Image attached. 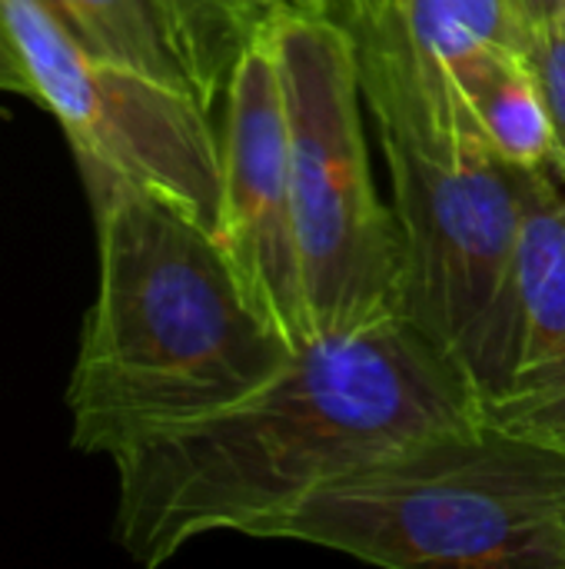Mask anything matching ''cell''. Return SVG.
Returning <instances> with one entry per match:
<instances>
[{
  "label": "cell",
  "instance_id": "obj_7",
  "mask_svg": "<svg viewBox=\"0 0 565 569\" xmlns=\"http://www.w3.org/2000/svg\"><path fill=\"white\" fill-rule=\"evenodd\" d=\"M223 97V193L213 233L256 310L303 347L310 333L290 200L286 103L266 30L240 53Z\"/></svg>",
  "mask_w": 565,
  "mask_h": 569
},
{
  "label": "cell",
  "instance_id": "obj_12",
  "mask_svg": "<svg viewBox=\"0 0 565 569\" xmlns=\"http://www.w3.org/2000/svg\"><path fill=\"white\" fill-rule=\"evenodd\" d=\"M413 37L456 67L483 47H513L529 53L533 20L523 0H396Z\"/></svg>",
  "mask_w": 565,
  "mask_h": 569
},
{
  "label": "cell",
  "instance_id": "obj_13",
  "mask_svg": "<svg viewBox=\"0 0 565 569\" xmlns=\"http://www.w3.org/2000/svg\"><path fill=\"white\" fill-rule=\"evenodd\" d=\"M529 60L553 120L556 167L565 173V7L533 27Z\"/></svg>",
  "mask_w": 565,
  "mask_h": 569
},
{
  "label": "cell",
  "instance_id": "obj_2",
  "mask_svg": "<svg viewBox=\"0 0 565 569\" xmlns=\"http://www.w3.org/2000/svg\"><path fill=\"white\" fill-rule=\"evenodd\" d=\"M97 223V293L67 383L70 443L117 450L223 410L296 357L246 297L216 233L107 170H80Z\"/></svg>",
  "mask_w": 565,
  "mask_h": 569
},
{
  "label": "cell",
  "instance_id": "obj_9",
  "mask_svg": "<svg viewBox=\"0 0 565 569\" xmlns=\"http://www.w3.org/2000/svg\"><path fill=\"white\" fill-rule=\"evenodd\" d=\"M446 70L460 83L480 130L506 163L523 170L556 163L553 120L529 53L483 47Z\"/></svg>",
  "mask_w": 565,
  "mask_h": 569
},
{
  "label": "cell",
  "instance_id": "obj_8",
  "mask_svg": "<svg viewBox=\"0 0 565 569\" xmlns=\"http://www.w3.org/2000/svg\"><path fill=\"white\" fill-rule=\"evenodd\" d=\"M480 417L565 450V173L556 163L526 173L513 357Z\"/></svg>",
  "mask_w": 565,
  "mask_h": 569
},
{
  "label": "cell",
  "instance_id": "obj_4",
  "mask_svg": "<svg viewBox=\"0 0 565 569\" xmlns=\"http://www.w3.org/2000/svg\"><path fill=\"white\" fill-rule=\"evenodd\" d=\"M270 540L393 569H565V450L480 417L333 480Z\"/></svg>",
  "mask_w": 565,
  "mask_h": 569
},
{
  "label": "cell",
  "instance_id": "obj_11",
  "mask_svg": "<svg viewBox=\"0 0 565 569\" xmlns=\"http://www.w3.org/2000/svg\"><path fill=\"white\" fill-rule=\"evenodd\" d=\"M290 0H160L193 90L206 110L226 93L240 53Z\"/></svg>",
  "mask_w": 565,
  "mask_h": 569
},
{
  "label": "cell",
  "instance_id": "obj_5",
  "mask_svg": "<svg viewBox=\"0 0 565 569\" xmlns=\"http://www.w3.org/2000/svg\"><path fill=\"white\" fill-rule=\"evenodd\" d=\"M290 143V200L310 340L406 317V240L373 183L350 30L286 3L266 27Z\"/></svg>",
  "mask_w": 565,
  "mask_h": 569
},
{
  "label": "cell",
  "instance_id": "obj_1",
  "mask_svg": "<svg viewBox=\"0 0 565 569\" xmlns=\"http://www.w3.org/2000/svg\"><path fill=\"white\" fill-rule=\"evenodd\" d=\"M473 420V383L413 320L320 337L250 397L117 450L113 540L147 569L206 533L270 540L333 480Z\"/></svg>",
  "mask_w": 565,
  "mask_h": 569
},
{
  "label": "cell",
  "instance_id": "obj_16",
  "mask_svg": "<svg viewBox=\"0 0 565 569\" xmlns=\"http://www.w3.org/2000/svg\"><path fill=\"white\" fill-rule=\"evenodd\" d=\"M293 7H303V10H316V13H333L346 3H356V0H290Z\"/></svg>",
  "mask_w": 565,
  "mask_h": 569
},
{
  "label": "cell",
  "instance_id": "obj_10",
  "mask_svg": "<svg viewBox=\"0 0 565 569\" xmlns=\"http://www.w3.org/2000/svg\"><path fill=\"white\" fill-rule=\"evenodd\" d=\"M60 23L103 63L137 70L196 97L160 0H43ZM200 100V97H196Z\"/></svg>",
  "mask_w": 565,
  "mask_h": 569
},
{
  "label": "cell",
  "instance_id": "obj_6",
  "mask_svg": "<svg viewBox=\"0 0 565 569\" xmlns=\"http://www.w3.org/2000/svg\"><path fill=\"white\" fill-rule=\"evenodd\" d=\"M33 83V103L60 123L80 170L123 177L216 230L223 133L193 93L97 60L43 0H0Z\"/></svg>",
  "mask_w": 565,
  "mask_h": 569
},
{
  "label": "cell",
  "instance_id": "obj_14",
  "mask_svg": "<svg viewBox=\"0 0 565 569\" xmlns=\"http://www.w3.org/2000/svg\"><path fill=\"white\" fill-rule=\"evenodd\" d=\"M0 83H3V90L13 93V97L37 100V97H33V83H30V77H27V70H23V63H20V53H17V47H13V40H10V30H7V23H3V13H0Z\"/></svg>",
  "mask_w": 565,
  "mask_h": 569
},
{
  "label": "cell",
  "instance_id": "obj_15",
  "mask_svg": "<svg viewBox=\"0 0 565 569\" xmlns=\"http://www.w3.org/2000/svg\"><path fill=\"white\" fill-rule=\"evenodd\" d=\"M523 7H526L529 20H533V27H536L539 20H546V17H553L556 10H563L565 0H523Z\"/></svg>",
  "mask_w": 565,
  "mask_h": 569
},
{
  "label": "cell",
  "instance_id": "obj_17",
  "mask_svg": "<svg viewBox=\"0 0 565 569\" xmlns=\"http://www.w3.org/2000/svg\"><path fill=\"white\" fill-rule=\"evenodd\" d=\"M0 93H7V90H3V83H0ZM0 113H3V110H0Z\"/></svg>",
  "mask_w": 565,
  "mask_h": 569
},
{
  "label": "cell",
  "instance_id": "obj_3",
  "mask_svg": "<svg viewBox=\"0 0 565 569\" xmlns=\"http://www.w3.org/2000/svg\"><path fill=\"white\" fill-rule=\"evenodd\" d=\"M330 17L353 37L363 103L376 117L406 240V320L483 403L513 357L529 170L493 150L460 83L413 37L396 0H356Z\"/></svg>",
  "mask_w": 565,
  "mask_h": 569
}]
</instances>
